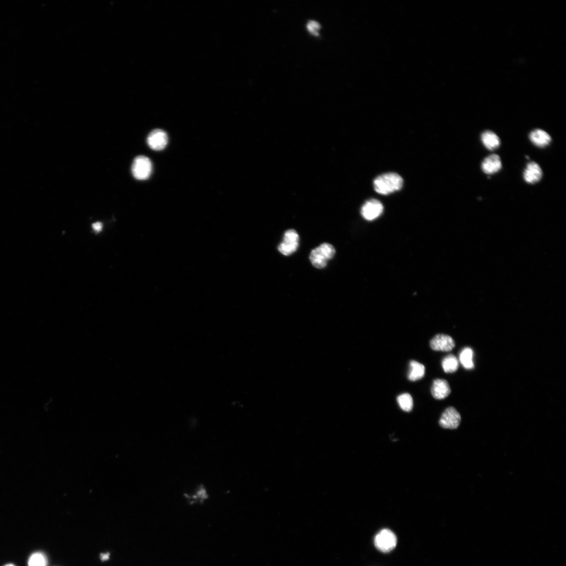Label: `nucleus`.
Listing matches in <instances>:
<instances>
[{"label": "nucleus", "mask_w": 566, "mask_h": 566, "mask_svg": "<svg viewBox=\"0 0 566 566\" xmlns=\"http://www.w3.org/2000/svg\"><path fill=\"white\" fill-rule=\"evenodd\" d=\"M431 392L435 399L442 400L449 395L451 389L446 380L438 379L433 381Z\"/></svg>", "instance_id": "12"}, {"label": "nucleus", "mask_w": 566, "mask_h": 566, "mask_svg": "<svg viewBox=\"0 0 566 566\" xmlns=\"http://www.w3.org/2000/svg\"><path fill=\"white\" fill-rule=\"evenodd\" d=\"M335 250L331 245L325 243L313 250L310 255L312 266L317 269L326 267L327 262L334 256Z\"/></svg>", "instance_id": "2"}, {"label": "nucleus", "mask_w": 566, "mask_h": 566, "mask_svg": "<svg viewBox=\"0 0 566 566\" xmlns=\"http://www.w3.org/2000/svg\"><path fill=\"white\" fill-rule=\"evenodd\" d=\"M376 547L383 552H388L393 550L397 544L395 535L388 529H384L375 537Z\"/></svg>", "instance_id": "4"}, {"label": "nucleus", "mask_w": 566, "mask_h": 566, "mask_svg": "<svg viewBox=\"0 0 566 566\" xmlns=\"http://www.w3.org/2000/svg\"><path fill=\"white\" fill-rule=\"evenodd\" d=\"M47 559L42 552H37L32 554L28 561V566H46Z\"/></svg>", "instance_id": "19"}, {"label": "nucleus", "mask_w": 566, "mask_h": 566, "mask_svg": "<svg viewBox=\"0 0 566 566\" xmlns=\"http://www.w3.org/2000/svg\"><path fill=\"white\" fill-rule=\"evenodd\" d=\"M529 139L534 146L540 148L548 146L552 140L550 136L546 131L539 129L530 132Z\"/></svg>", "instance_id": "13"}, {"label": "nucleus", "mask_w": 566, "mask_h": 566, "mask_svg": "<svg viewBox=\"0 0 566 566\" xmlns=\"http://www.w3.org/2000/svg\"><path fill=\"white\" fill-rule=\"evenodd\" d=\"M543 177V171L540 166L535 162L527 163L523 173L525 182L529 184H534L540 181Z\"/></svg>", "instance_id": "10"}, {"label": "nucleus", "mask_w": 566, "mask_h": 566, "mask_svg": "<svg viewBox=\"0 0 566 566\" xmlns=\"http://www.w3.org/2000/svg\"><path fill=\"white\" fill-rule=\"evenodd\" d=\"M461 416L453 407H448L442 413L439 420V425L445 429H456L460 425Z\"/></svg>", "instance_id": "6"}, {"label": "nucleus", "mask_w": 566, "mask_h": 566, "mask_svg": "<svg viewBox=\"0 0 566 566\" xmlns=\"http://www.w3.org/2000/svg\"><path fill=\"white\" fill-rule=\"evenodd\" d=\"M481 140L484 147L491 151L498 149L500 146L501 141L499 137L492 131H484L481 135Z\"/></svg>", "instance_id": "14"}, {"label": "nucleus", "mask_w": 566, "mask_h": 566, "mask_svg": "<svg viewBox=\"0 0 566 566\" xmlns=\"http://www.w3.org/2000/svg\"><path fill=\"white\" fill-rule=\"evenodd\" d=\"M4 566H16V565H14V564H12V563H9V564H6V565H4Z\"/></svg>", "instance_id": "24"}, {"label": "nucleus", "mask_w": 566, "mask_h": 566, "mask_svg": "<svg viewBox=\"0 0 566 566\" xmlns=\"http://www.w3.org/2000/svg\"><path fill=\"white\" fill-rule=\"evenodd\" d=\"M299 236L294 230H289L284 234L283 242L278 247L279 251L284 256L291 255L298 249Z\"/></svg>", "instance_id": "5"}, {"label": "nucleus", "mask_w": 566, "mask_h": 566, "mask_svg": "<svg viewBox=\"0 0 566 566\" xmlns=\"http://www.w3.org/2000/svg\"><path fill=\"white\" fill-rule=\"evenodd\" d=\"M402 178L396 173H389L378 177L374 181V188L378 193L387 195L401 189Z\"/></svg>", "instance_id": "1"}, {"label": "nucleus", "mask_w": 566, "mask_h": 566, "mask_svg": "<svg viewBox=\"0 0 566 566\" xmlns=\"http://www.w3.org/2000/svg\"><path fill=\"white\" fill-rule=\"evenodd\" d=\"M195 495V496L192 498H193L194 500H197V501L199 500L200 501H202L207 498L206 492L202 487H200V488L198 490V491Z\"/></svg>", "instance_id": "21"}, {"label": "nucleus", "mask_w": 566, "mask_h": 566, "mask_svg": "<svg viewBox=\"0 0 566 566\" xmlns=\"http://www.w3.org/2000/svg\"><path fill=\"white\" fill-rule=\"evenodd\" d=\"M93 230L97 232H100L102 230V225L100 222H96L92 224Z\"/></svg>", "instance_id": "22"}, {"label": "nucleus", "mask_w": 566, "mask_h": 566, "mask_svg": "<svg viewBox=\"0 0 566 566\" xmlns=\"http://www.w3.org/2000/svg\"><path fill=\"white\" fill-rule=\"evenodd\" d=\"M441 365L445 373H453L459 368V362L454 355H449L443 358Z\"/></svg>", "instance_id": "17"}, {"label": "nucleus", "mask_w": 566, "mask_h": 566, "mask_svg": "<svg viewBox=\"0 0 566 566\" xmlns=\"http://www.w3.org/2000/svg\"><path fill=\"white\" fill-rule=\"evenodd\" d=\"M149 146L153 150H163L167 146L168 137L166 132L161 129L152 131L148 137Z\"/></svg>", "instance_id": "9"}, {"label": "nucleus", "mask_w": 566, "mask_h": 566, "mask_svg": "<svg viewBox=\"0 0 566 566\" xmlns=\"http://www.w3.org/2000/svg\"><path fill=\"white\" fill-rule=\"evenodd\" d=\"M397 401L404 411L409 412L412 410L413 400L410 394L408 393L402 394L397 397Z\"/></svg>", "instance_id": "18"}, {"label": "nucleus", "mask_w": 566, "mask_h": 566, "mask_svg": "<svg viewBox=\"0 0 566 566\" xmlns=\"http://www.w3.org/2000/svg\"><path fill=\"white\" fill-rule=\"evenodd\" d=\"M473 356L474 352L471 348H465L461 353L460 356L461 363L465 369L471 370L474 368Z\"/></svg>", "instance_id": "16"}, {"label": "nucleus", "mask_w": 566, "mask_h": 566, "mask_svg": "<svg viewBox=\"0 0 566 566\" xmlns=\"http://www.w3.org/2000/svg\"><path fill=\"white\" fill-rule=\"evenodd\" d=\"M152 164L150 160L145 156H139L132 165V173L138 180H146L150 176Z\"/></svg>", "instance_id": "3"}, {"label": "nucleus", "mask_w": 566, "mask_h": 566, "mask_svg": "<svg viewBox=\"0 0 566 566\" xmlns=\"http://www.w3.org/2000/svg\"><path fill=\"white\" fill-rule=\"evenodd\" d=\"M425 371V368L423 365L417 362L416 361H411L409 363L408 379L411 381L419 380L424 377Z\"/></svg>", "instance_id": "15"}, {"label": "nucleus", "mask_w": 566, "mask_h": 566, "mask_svg": "<svg viewBox=\"0 0 566 566\" xmlns=\"http://www.w3.org/2000/svg\"><path fill=\"white\" fill-rule=\"evenodd\" d=\"M307 28L311 34L318 36L320 29V25L316 21H310L307 23Z\"/></svg>", "instance_id": "20"}, {"label": "nucleus", "mask_w": 566, "mask_h": 566, "mask_svg": "<svg viewBox=\"0 0 566 566\" xmlns=\"http://www.w3.org/2000/svg\"><path fill=\"white\" fill-rule=\"evenodd\" d=\"M430 347L433 351L449 352L455 347V343L450 335L438 334L430 341Z\"/></svg>", "instance_id": "7"}, {"label": "nucleus", "mask_w": 566, "mask_h": 566, "mask_svg": "<svg viewBox=\"0 0 566 566\" xmlns=\"http://www.w3.org/2000/svg\"><path fill=\"white\" fill-rule=\"evenodd\" d=\"M502 167L500 156L495 154L490 155L481 164V169L487 175H492L499 172Z\"/></svg>", "instance_id": "11"}, {"label": "nucleus", "mask_w": 566, "mask_h": 566, "mask_svg": "<svg viewBox=\"0 0 566 566\" xmlns=\"http://www.w3.org/2000/svg\"><path fill=\"white\" fill-rule=\"evenodd\" d=\"M109 557H110V553H102V554H101V555H100L101 559L103 561H106V560L109 559Z\"/></svg>", "instance_id": "23"}, {"label": "nucleus", "mask_w": 566, "mask_h": 566, "mask_svg": "<svg viewBox=\"0 0 566 566\" xmlns=\"http://www.w3.org/2000/svg\"><path fill=\"white\" fill-rule=\"evenodd\" d=\"M383 211V206L380 201L371 199L367 201L361 208V214L366 220L372 221L378 218Z\"/></svg>", "instance_id": "8"}]
</instances>
